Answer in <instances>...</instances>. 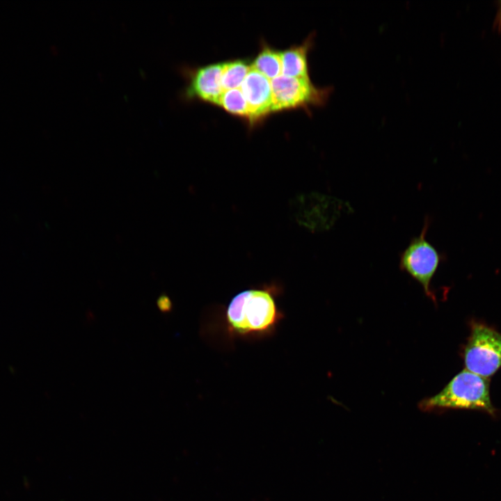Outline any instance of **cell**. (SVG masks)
I'll return each mask as SVG.
<instances>
[{
  "label": "cell",
  "mask_w": 501,
  "mask_h": 501,
  "mask_svg": "<svg viewBox=\"0 0 501 501\" xmlns=\"http://www.w3.org/2000/svg\"><path fill=\"white\" fill-rule=\"evenodd\" d=\"M429 224V218L426 217L419 235L413 237L401 252L399 264L402 271L421 285L426 295L434 299L431 282L443 256L427 239Z\"/></svg>",
  "instance_id": "4"
},
{
  "label": "cell",
  "mask_w": 501,
  "mask_h": 501,
  "mask_svg": "<svg viewBox=\"0 0 501 501\" xmlns=\"http://www.w3.org/2000/svg\"><path fill=\"white\" fill-rule=\"evenodd\" d=\"M223 63L211 64L198 68L182 67L181 72L186 79L182 93L186 100H200L219 106L223 93L221 74Z\"/></svg>",
  "instance_id": "6"
},
{
  "label": "cell",
  "mask_w": 501,
  "mask_h": 501,
  "mask_svg": "<svg viewBox=\"0 0 501 501\" xmlns=\"http://www.w3.org/2000/svg\"><path fill=\"white\" fill-rule=\"evenodd\" d=\"M463 356L467 370L488 379L501 367V333L484 324L472 322Z\"/></svg>",
  "instance_id": "3"
},
{
  "label": "cell",
  "mask_w": 501,
  "mask_h": 501,
  "mask_svg": "<svg viewBox=\"0 0 501 501\" xmlns=\"http://www.w3.org/2000/svg\"><path fill=\"white\" fill-rule=\"evenodd\" d=\"M498 5V10L495 16V19L493 21V27L495 29H501V0L498 1L497 2Z\"/></svg>",
  "instance_id": "13"
},
{
  "label": "cell",
  "mask_w": 501,
  "mask_h": 501,
  "mask_svg": "<svg viewBox=\"0 0 501 501\" xmlns=\"http://www.w3.org/2000/svg\"><path fill=\"white\" fill-rule=\"evenodd\" d=\"M157 304L159 309L163 312H168L172 309V303L166 295L161 296L158 299Z\"/></svg>",
  "instance_id": "12"
},
{
  "label": "cell",
  "mask_w": 501,
  "mask_h": 501,
  "mask_svg": "<svg viewBox=\"0 0 501 501\" xmlns=\"http://www.w3.org/2000/svg\"><path fill=\"white\" fill-rule=\"evenodd\" d=\"M251 68L246 61L236 60L223 63L221 86L223 91L240 86Z\"/></svg>",
  "instance_id": "10"
},
{
  "label": "cell",
  "mask_w": 501,
  "mask_h": 501,
  "mask_svg": "<svg viewBox=\"0 0 501 501\" xmlns=\"http://www.w3.org/2000/svg\"><path fill=\"white\" fill-rule=\"evenodd\" d=\"M280 313L267 289H250L235 295L228 304L226 319L232 330L241 335L265 334L274 328Z\"/></svg>",
  "instance_id": "1"
},
{
  "label": "cell",
  "mask_w": 501,
  "mask_h": 501,
  "mask_svg": "<svg viewBox=\"0 0 501 501\" xmlns=\"http://www.w3.org/2000/svg\"><path fill=\"white\" fill-rule=\"evenodd\" d=\"M314 34L300 45L292 46L280 52L282 74L297 78H310L308 65V53L312 45Z\"/></svg>",
  "instance_id": "8"
},
{
  "label": "cell",
  "mask_w": 501,
  "mask_h": 501,
  "mask_svg": "<svg viewBox=\"0 0 501 501\" xmlns=\"http://www.w3.org/2000/svg\"><path fill=\"white\" fill-rule=\"evenodd\" d=\"M250 66L271 81L281 74L280 52L272 49L267 44H263L260 51Z\"/></svg>",
  "instance_id": "9"
},
{
  "label": "cell",
  "mask_w": 501,
  "mask_h": 501,
  "mask_svg": "<svg viewBox=\"0 0 501 501\" xmlns=\"http://www.w3.org/2000/svg\"><path fill=\"white\" fill-rule=\"evenodd\" d=\"M219 106L229 113L248 120V106L241 89L223 91Z\"/></svg>",
  "instance_id": "11"
},
{
  "label": "cell",
  "mask_w": 501,
  "mask_h": 501,
  "mask_svg": "<svg viewBox=\"0 0 501 501\" xmlns=\"http://www.w3.org/2000/svg\"><path fill=\"white\" fill-rule=\"evenodd\" d=\"M424 411L436 408L478 410L494 415L490 381L467 369L456 374L437 395L420 403Z\"/></svg>",
  "instance_id": "2"
},
{
  "label": "cell",
  "mask_w": 501,
  "mask_h": 501,
  "mask_svg": "<svg viewBox=\"0 0 501 501\" xmlns=\"http://www.w3.org/2000/svg\"><path fill=\"white\" fill-rule=\"evenodd\" d=\"M240 89L247 103L250 125L261 121L271 112V81L262 74L251 67Z\"/></svg>",
  "instance_id": "7"
},
{
  "label": "cell",
  "mask_w": 501,
  "mask_h": 501,
  "mask_svg": "<svg viewBox=\"0 0 501 501\" xmlns=\"http://www.w3.org/2000/svg\"><path fill=\"white\" fill-rule=\"evenodd\" d=\"M271 112L292 109H309L327 102L333 88L316 87L310 78L290 77L283 74L271 80Z\"/></svg>",
  "instance_id": "5"
}]
</instances>
